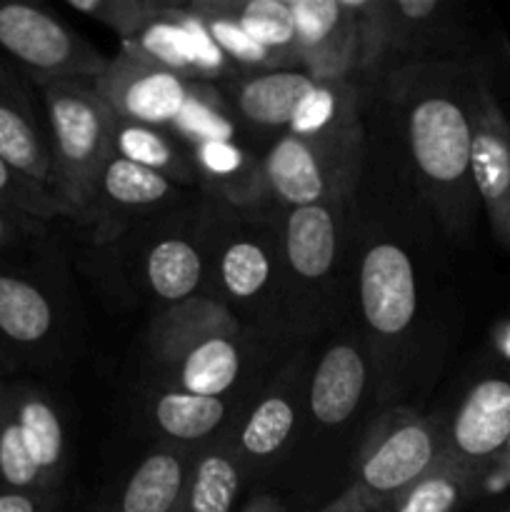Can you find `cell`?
Here are the masks:
<instances>
[{"mask_svg":"<svg viewBox=\"0 0 510 512\" xmlns=\"http://www.w3.org/2000/svg\"><path fill=\"white\" fill-rule=\"evenodd\" d=\"M405 130L413 163L450 230L470 225L475 190L470 180L473 108L480 70L460 63L428 65L425 78L408 70Z\"/></svg>","mask_w":510,"mask_h":512,"instance_id":"6da1fadb","label":"cell"},{"mask_svg":"<svg viewBox=\"0 0 510 512\" xmlns=\"http://www.w3.org/2000/svg\"><path fill=\"white\" fill-rule=\"evenodd\" d=\"M35 85L45 105L55 170L53 193L65 218L90 225L95 188L113 155L115 115L95 93L93 80L53 78Z\"/></svg>","mask_w":510,"mask_h":512,"instance_id":"7a4b0ae2","label":"cell"},{"mask_svg":"<svg viewBox=\"0 0 510 512\" xmlns=\"http://www.w3.org/2000/svg\"><path fill=\"white\" fill-rule=\"evenodd\" d=\"M238 335V323L223 303L190 298L173 305L153 335L155 360L168 370L170 390L223 398L243 368Z\"/></svg>","mask_w":510,"mask_h":512,"instance_id":"3957f363","label":"cell"},{"mask_svg":"<svg viewBox=\"0 0 510 512\" xmlns=\"http://www.w3.org/2000/svg\"><path fill=\"white\" fill-rule=\"evenodd\" d=\"M445 455V430L415 413L398 410L383 420L360 453L353 485L370 512H390L400 495Z\"/></svg>","mask_w":510,"mask_h":512,"instance_id":"277c9868","label":"cell"},{"mask_svg":"<svg viewBox=\"0 0 510 512\" xmlns=\"http://www.w3.org/2000/svg\"><path fill=\"white\" fill-rule=\"evenodd\" d=\"M0 53L33 83L53 78L95 80L108 65L98 48L30 3H0Z\"/></svg>","mask_w":510,"mask_h":512,"instance_id":"5b68a950","label":"cell"},{"mask_svg":"<svg viewBox=\"0 0 510 512\" xmlns=\"http://www.w3.org/2000/svg\"><path fill=\"white\" fill-rule=\"evenodd\" d=\"M470 180L493 238L510 255V120L485 75L475 88Z\"/></svg>","mask_w":510,"mask_h":512,"instance_id":"8992f818","label":"cell"},{"mask_svg":"<svg viewBox=\"0 0 510 512\" xmlns=\"http://www.w3.org/2000/svg\"><path fill=\"white\" fill-rule=\"evenodd\" d=\"M510 445V375H488L470 385L448 430L445 455L483 480Z\"/></svg>","mask_w":510,"mask_h":512,"instance_id":"52a82bcc","label":"cell"},{"mask_svg":"<svg viewBox=\"0 0 510 512\" xmlns=\"http://www.w3.org/2000/svg\"><path fill=\"white\" fill-rule=\"evenodd\" d=\"M93 85L115 118L170 128L188 98L190 80L135 55L120 53L108 58V65Z\"/></svg>","mask_w":510,"mask_h":512,"instance_id":"ba28073f","label":"cell"},{"mask_svg":"<svg viewBox=\"0 0 510 512\" xmlns=\"http://www.w3.org/2000/svg\"><path fill=\"white\" fill-rule=\"evenodd\" d=\"M295 18V53L315 80H345L360 68L358 33L343 0H288Z\"/></svg>","mask_w":510,"mask_h":512,"instance_id":"9c48e42d","label":"cell"},{"mask_svg":"<svg viewBox=\"0 0 510 512\" xmlns=\"http://www.w3.org/2000/svg\"><path fill=\"white\" fill-rule=\"evenodd\" d=\"M358 293L365 323L375 335H403L418 310L415 270L408 253L395 243L373 245L360 263Z\"/></svg>","mask_w":510,"mask_h":512,"instance_id":"30bf717a","label":"cell"},{"mask_svg":"<svg viewBox=\"0 0 510 512\" xmlns=\"http://www.w3.org/2000/svg\"><path fill=\"white\" fill-rule=\"evenodd\" d=\"M173 193V180L113 153L95 188L90 215L95 243H110L123 235L135 220L168 203Z\"/></svg>","mask_w":510,"mask_h":512,"instance_id":"8fae6325","label":"cell"},{"mask_svg":"<svg viewBox=\"0 0 510 512\" xmlns=\"http://www.w3.org/2000/svg\"><path fill=\"white\" fill-rule=\"evenodd\" d=\"M0 158L50 193L55 190L48 125L38 118L28 88L5 60H0Z\"/></svg>","mask_w":510,"mask_h":512,"instance_id":"7c38bea8","label":"cell"},{"mask_svg":"<svg viewBox=\"0 0 510 512\" xmlns=\"http://www.w3.org/2000/svg\"><path fill=\"white\" fill-rule=\"evenodd\" d=\"M0 425L15 435L48 490L58 488L65 473V428L58 408L35 388H0Z\"/></svg>","mask_w":510,"mask_h":512,"instance_id":"4fadbf2b","label":"cell"},{"mask_svg":"<svg viewBox=\"0 0 510 512\" xmlns=\"http://www.w3.org/2000/svg\"><path fill=\"white\" fill-rule=\"evenodd\" d=\"M263 178L275 200L290 210L323 203L330 190L323 145L285 133L265 155Z\"/></svg>","mask_w":510,"mask_h":512,"instance_id":"5bb4252c","label":"cell"},{"mask_svg":"<svg viewBox=\"0 0 510 512\" xmlns=\"http://www.w3.org/2000/svg\"><path fill=\"white\" fill-rule=\"evenodd\" d=\"M365 360L353 343H335L320 358L310 380V413L320 425H340L363 398Z\"/></svg>","mask_w":510,"mask_h":512,"instance_id":"9a60e30c","label":"cell"},{"mask_svg":"<svg viewBox=\"0 0 510 512\" xmlns=\"http://www.w3.org/2000/svg\"><path fill=\"white\" fill-rule=\"evenodd\" d=\"M123 53L135 55L145 63L160 65L170 73H178L180 78L190 80V83L198 80L193 30H190L185 5H165L138 33L123 40Z\"/></svg>","mask_w":510,"mask_h":512,"instance_id":"2e32d148","label":"cell"},{"mask_svg":"<svg viewBox=\"0 0 510 512\" xmlns=\"http://www.w3.org/2000/svg\"><path fill=\"white\" fill-rule=\"evenodd\" d=\"M55 310L38 283L0 270V345L38 348L53 335Z\"/></svg>","mask_w":510,"mask_h":512,"instance_id":"e0dca14e","label":"cell"},{"mask_svg":"<svg viewBox=\"0 0 510 512\" xmlns=\"http://www.w3.org/2000/svg\"><path fill=\"white\" fill-rule=\"evenodd\" d=\"M338 250V225L325 203L293 208L285 220V255L293 273L320 280L330 273Z\"/></svg>","mask_w":510,"mask_h":512,"instance_id":"ac0fdd59","label":"cell"},{"mask_svg":"<svg viewBox=\"0 0 510 512\" xmlns=\"http://www.w3.org/2000/svg\"><path fill=\"white\" fill-rule=\"evenodd\" d=\"M188 465L175 450L150 453L130 473L113 503L100 512H173L183 493Z\"/></svg>","mask_w":510,"mask_h":512,"instance_id":"d6986e66","label":"cell"},{"mask_svg":"<svg viewBox=\"0 0 510 512\" xmlns=\"http://www.w3.org/2000/svg\"><path fill=\"white\" fill-rule=\"evenodd\" d=\"M243 488V465L228 448H210L188 465L173 512H233Z\"/></svg>","mask_w":510,"mask_h":512,"instance_id":"ffe728a7","label":"cell"},{"mask_svg":"<svg viewBox=\"0 0 510 512\" xmlns=\"http://www.w3.org/2000/svg\"><path fill=\"white\" fill-rule=\"evenodd\" d=\"M113 153L140 168L155 170L168 180L193 183L198 178L193 155L168 128L128 123L115 118L113 123Z\"/></svg>","mask_w":510,"mask_h":512,"instance_id":"44dd1931","label":"cell"},{"mask_svg":"<svg viewBox=\"0 0 510 512\" xmlns=\"http://www.w3.org/2000/svg\"><path fill=\"white\" fill-rule=\"evenodd\" d=\"M313 85V75L300 70H270L243 80L235 93V105L248 123L288 128L295 108Z\"/></svg>","mask_w":510,"mask_h":512,"instance_id":"7402d4cb","label":"cell"},{"mask_svg":"<svg viewBox=\"0 0 510 512\" xmlns=\"http://www.w3.org/2000/svg\"><path fill=\"white\" fill-rule=\"evenodd\" d=\"M355 120L353 90L345 80H315L295 108L288 133L315 145L338 138Z\"/></svg>","mask_w":510,"mask_h":512,"instance_id":"603a6c76","label":"cell"},{"mask_svg":"<svg viewBox=\"0 0 510 512\" xmlns=\"http://www.w3.org/2000/svg\"><path fill=\"white\" fill-rule=\"evenodd\" d=\"M198 178L210 180L235 203H248L265 185L263 163H255L235 140H205L190 148Z\"/></svg>","mask_w":510,"mask_h":512,"instance_id":"cb8c5ba5","label":"cell"},{"mask_svg":"<svg viewBox=\"0 0 510 512\" xmlns=\"http://www.w3.org/2000/svg\"><path fill=\"white\" fill-rule=\"evenodd\" d=\"M153 423L160 433L178 443H198L210 438L225 423L223 398H203V395L180 393V390H160L150 405Z\"/></svg>","mask_w":510,"mask_h":512,"instance_id":"d4e9b609","label":"cell"},{"mask_svg":"<svg viewBox=\"0 0 510 512\" xmlns=\"http://www.w3.org/2000/svg\"><path fill=\"white\" fill-rule=\"evenodd\" d=\"M225 10L238 20L240 28L280 65H298L295 53V18L288 0H220Z\"/></svg>","mask_w":510,"mask_h":512,"instance_id":"484cf974","label":"cell"},{"mask_svg":"<svg viewBox=\"0 0 510 512\" xmlns=\"http://www.w3.org/2000/svg\"><path fill=\"white\" fill-rule=\"evenodd\" d=\"M478 488L480 478L443 455L435 468L400 495L390 512H458Z\"/></svg>","mask_w":510,"mask_h":512,"instance_id":"4316f807","label":"cell"},{"mask_svg":"<svg viewBox=\"0 0 510 512\" xmlns=\"http://www.w3.org/2000/svg\"><path fill=\"white\" fill-rule=\"evenodd\" d=\"M145 275L160 300L178 305L193 298L203 283V258L183 238H168L150 248Z\"/></svg>","mask_w":510,"mask_h":512,"instance_id":"83f0119b","label":"cell"},{"mask_svg":"<svg viewBox=\"0 0 510 512\" xmlns=\"http://www.w3.org/2000/svg\"><path fill=\"white\" fill-rule=\"evenodd\" d=\"M295 428V405L285 393H268L248 415L238 435V460L260 463L275 458Z\"/></svg>","mask_w":510,"mask_h":512,"instance_id":"f1b7e54d","label":"cell"},{"mask_svg":"<svg viewBox=\"0 0 510 512\" xmlns=\"http://www.w3.org/2000/svg\"><path fill=\"white\" fill-rule=\"evenodd\" d=\"M168 130L188 148L205 140H235L233 115L210 83L200 80L190 83L188 98Z\"/></svg>","mask_w":510,"mask_h":512,"instance_id":"f546056e","label":"cell"},{"mask_svg":"<svg viewBox=\"0 0 510 512\" xmlns=\"http://www.w3.org/2000/svg\"><path fill=\"white\" fill-rule=\"evenodd\" d=\"M190 8L200 15L205 30L218 45L220 53L225 55L228 63H238L243 68H258V70H280V60L270 55L268 50L260 48L248 33L238 25V20L220 5V0H200L193 3Z\"/></svg>","mask_w":510,"mask_h":512,"instance_id":"4dcf8cb0","label":"cell"},{"mask_svg":"<svg viewBox=\"0 0 510 512\" xmlns=\"http://www.w3.org/2000/svg\"><path fill=\"white\" fill-rule=\"evenodd\" d=\"M218 278L233 300L258 298L270 283V255L255 240H233L220 255Z\"/></svg>","mask_w":510,"mask_h":512,"instance_id":"1f68e13d","label":"cell"},{"mask_svg":"<svg viewBox=\"0 0 510 512\" xmlns=\"http://www.w3.org/2000/svg\"><path fill=\"white\" fill-rule=\"evenodd\" d=\"M0 210L28 223H45L60 215L65 218L63 205L45 185L30 180L3 158H0Z\"/></svg>","mask_w":510,"mask_h":512,"instance_id":"d6a6232c","label":"cell"},{"mask_svg":"<svg viewBox=\"0 0 510 512\" xmlns=\"http://www.w3.org/2000/svg\"><path fill=\"white\" fill-rule=\"evenodd\" d=\"M165 5L168 3H160V0H68L70 10L90 20H98L100 25L118 33L123 40L138 33Z\"/></svg>","mask_w":510,"mask_h":512,"instance_id":"836d02e7","label":"cell"},{"mask_svg":"<svg viewBox=\"0 0 510 512\" xmlns=\"http://www.w3.org/2000/svg\"><path fill=\"white\" fill-rule=\"evenodd\" d=\"M0 512H55V493L0 490Z\"/></svg>","mask_w":510,"mask_h":512,"instance_id":"e575fe53","label":"cell"},{"mask_svg":"<svg viewBox=\"0 0 510 512\" xmlns=\"http://www.w3.org/2000/svg\"><path fill=\"white\" fill-rule=\"evenodd\" d=\"M33 230H35V223L13 218L10 213L0 210V250L15 245L20 238H23V235L33 233Z\"/></svg>","mask_w":510,"mask_h":512,"instance_id":"d590c367","label":"cell"},{"mask_svg":"<svg viewBox=\"0 0 510 512\" xmlns=\"http://www.w3.org/2000/svg\"><path fill=\"white\" fill-rule=\"evenodd\" d=\"M320 512H370V505L365 500V495L355 485H350L348 490H343L333 503L325 505Z\"/></svg>","mask_w":510,"mask_h":512,"instance_id":"8d00e7d4","label":"cell"},{"mask_svg":"<svg viewBox=\"0 0 510 512\" xmlns=\"http://www.w3.org/2000/svg\"><path fill=\"white\" fill-rule=\"evenodd\" d=\"M240 512H290L280 500L268 498V495H258V498L250 500Z\"/></svg>","mask_w":510,"mask_h":512,"instance_id":"74e56055","label":"cell"},{"mask_svg":"<svg viewBox=\"0 0 510 512\" xmlns=\"http://www.w3.org/2000/svg\"><path fill=\"white\" fill-rule=\"evenodd\" d=\"M498 512H510V503H508V505H505V508H500Z\"/></svg>","mask_w":510,"mask_h":512,"instance_id":"f35d334b","label":"cell"},{"mask_svg":"<svg viewBox=\"0 0 510 512\" xmlns=\"http://www.w3.org/2000/svg\"><path fill=\"white\" fill-rule=\"evenodd\" d=\"M0 375H3V355H0Z\"/></svg>","mask_w":510,"mask_h":512,"instance_id":"ab89813d","label":"cell"}]
</instances>
